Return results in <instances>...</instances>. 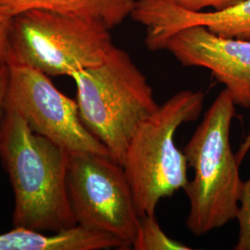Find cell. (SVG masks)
<instances>
[{
    "mask_svg": "<svg viewBox=\"0 0 250 250\" xmlns=\"http://www.w3.org/2000/svg\"><path fill=\"white\" fill-rule=\"evenodd\" d=\"M0 157L14 193L15 227L60 232L76 225L67 188L69 152L28 126L5 105Z\"/></svg>",
    "mask_w": 250,
    "mask_h": 250,
    "instance_id": "cell-1",
    "label": "cell"
},
{
    "mask_svg": "<svg viewBox=\"0 0 250 250\" xmlns=\"http://www.w3.org/2000/svg\"><path fill=\"white\" fill-rule=\"evenodd\" d=\"M235 106L228 90L222 91L184 149L195 172L184 188L190 202L187 226L195 235L223 227L237 216L244 182L230 144Z\"/></svg>",
    "mask_w": 250,
    "mask_h": 250,
    "instance_id": "cell-2",
    "label": "cell"
},
{
    "mask_svg": "<svg viewBox=\"0 0 250 250\" xmlns=\"http://www.w3.org/2000/svg\"><path fill=\"white\" fill-rule=\"evenodd\" d=\"M82 122L122 166L135 131L160 105L130 55L114 46L97 66L73 72Z\"/></svg>",
    "mask_w": 250,
    "mask_h": 250,
    "instance_id": "cell-3",
    "label": "cell"
},
{
    "mask_svg": "<svg viewBox=\"0 0 250 250\" xmlns=\"http://www.w3.org/2000/svg\"><path fill=\"white\" fill-rule=\"evenodd\" d=\"M204 99L201 91H180L135 131L123 167L139 217L155 214L162 198L187 187L188 160L176 146L174 134L183 124L199 118Z\"/></svg>",
    "mask_w": 250,
    "mask_h": 250,
    "instance_id": "cell-4",
    "label": "cell"
},
{
    "mask_svg": "<svg viewBox=\"0 0 250 250\" xmlns=\"http://www.w3.org/2000/svg\"><path fill=\"white\" fill-rule=\"evenodd\" d=\"M109 28L97 19L30 9L12 19L9 63L34 68L50 76L103 62L115 46Z\"/></svg>",
    "mask_w": 250,
    "mask_h": 250,
    "instance_id": "cell-5",
    "label": "cell"
},
{
    "mask_svg": "<svg viewBox=\"0 0 250 250\" xmlns=\"http://www.w3.org/2000/svg\"><path fill=\"white\" fill-rule=\"evenodd\" d=\"M67 188L76 224L112 234L132 249L139 216L119 162L109 155L69 153Z\"/></svg>",
    "mask_w": 250,
    "mask_h": 250,
    "instance_id": "cell-6",
    "label": "cell"
},
{
    "mask_svg": "<svg viewBox=\"0 0 250 250\" xmlns=\"http://www.w3.org/2000/svg\"><path fill=\"white\" fill-rule=\"evenodd\" d=\"M8 67L5 105L14 108L32 131L69 153L92 152L111 156L82 122L76 100L62 94L48 75L15 63H9Z\"/></svg>",
    "mask_w": 250,
    "mask_h": 250,
    "instance_id": "cell-7",
    "label": "cell"
},
{
    "mask_svg": "<svg viewBox=\"0 0 250 250\" xmlns=\"http://www.w3.org/2000/svg\"><path fill=\"white\" fill-rule=\"evenodd\" d=\"M186 67L205 68L225 85L236 106L250 107V40L218 36L200 25L182 29L164 45Z\"/></svg>",
    "mask_w": 250,
    "mask_h": 250,
    "instance_id": "cell-8",
    "label": "cell"
},
{
    "mask_svg": "<svg viewBox=\"0 0 250 250\" xmlns=\"http://www.w3.org/2000/svg\"><path fill=\"white\" fill-rule=\"evenodd\" d=\"M131 17L146 28L145 42L152 51L164 49L170 36L196 25L218 36L250 40V0L209 12L188 11L170 0H135Z\"/></svg>",
    "mask_w": 250,
    "mask_h": 250,
    "instance_id": "cell-9",
    "label": "cell"
},
{
    "mask_svg": "<svg viewBox=\"0 0 250 250\" xmlns=\"http://www.w3.org/2000/svg\"><path fill=\"white\" fill-rule=\"evenodd\" d=\"M127 250L124 242L114 235L76 224L53 232L15 227L0 234V250Z\"/></svg>",
    "mask_w": 250,
    "mask_h": 250,
    "instance_id": "cell-10",
    "label": "cell"
},
{
    "mask_svg": "<svg viewBox=\"0 0 250 250\" xmlns=\"http://www.w3.org/2000/svg\"><path fill=\"white\" fill-rule=\"evenodd\" d=\"M135 0H0V8L14 17L30 9H45L97 19L109 29L131 15Z\"/></svg>",
    "mask_w": 250,
    "mask_h": 250,
    "instance_id": "cell-11",
    "label": "cell"
},
{
    "mask_svg": "<svg viewBox=\"0 0 250 250\" xmlns=\"http://www.w3.org/2000/svg\"><path fill=\"white\" fill-rule=\"evenodd\" d=\"M132 249L135 250H189L185 244L169 237L161 229L156 215L139 217Z\"/></svg>",
    "mask_w": 250,
    "mask_h": 250,
    "instance_id": "cell-12",
    "label": "cell"
},
{
    "mask_svg": "<svg viewBox=\"0 0 250 250\" xmlns=\"http://www.w3.org/2000/svg\"><path fill=\"white\" fill-rule=\"evenodd\" d=\"M236 219L239 224L235 250H250V179L244 182Z\"/></svg>",
    "mask_w": 250,
    "mask_h": 250,
    "instance_id": "cell-13",
    "label": "cell"
},
{
    "mask_svg": "<svg viewBox=\"0 0 250 250\" xmlns=\"http://www.w3.org/2000/svg\"><path fill=\"white\" fill-rule=\"evenodd\" d=\"M182 9L188 11L199 12L207 8L214 9L216 11L232 7L243 0H170Z\"/></svg>",
    "mask_w": 250,
    "mask_h": 250,
    "instance_id": "cell-14",
    "label": "cell"
},
{
    "mask_svg": "<svg viewBox=\"0 0 250 250\" xmlns=\"http://www.w3.org/2000/svg\"><path fill=\"white\" fill-rule=\"evenodd\" d=\"M13 17L0 8V70L8 66L9 53V35Z\"/></svg>",
    "mask_w": 250,
    "mask_h": 250,
    "instance_id": "cell-15",
    "label": "cell"
},
{
    "mask_svg": "<svg viewBox=\"0 0 250 250\" xmlns=\"http://www.w3.org/2000/svg\"><path fill=\"white\" fill-rule=\"evenodd\" d=\"M9 82V67L6 66L0 70V135H1V124L5 110V101Z\"/></svg>",
    "mask_w": 250,
    "mask_h": 250,
    "instance_id": "cell-16",
    "label": "cell"
},
{
    "mask_svg": "<svg viewBox=\"0 0 250 250\" xmlns=\"http://www.w3.org/2000/svg\"><path fill=\"white\" fill-rule=\"evenodd\" d=\"M250 150V131L248 134L246 135L245 137V140L244 142L242 143L239 149L237 150V152L235 153V157H236V160L239 162V164L241 163L243 160L245 159V157L247 156V154L249 153Z\"/></svg>",
    "mask_w": 250,
    "mask_h": 250,
    "instance_id": "cell-17",
    "label": "cell"
}]
</instances>
